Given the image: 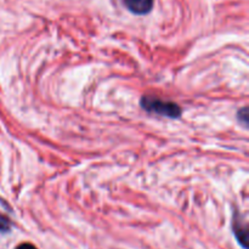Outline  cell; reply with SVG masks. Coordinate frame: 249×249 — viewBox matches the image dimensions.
Here are the masks:
<instances>
[{
    "mask_svg": "<svg viewBox=\"0 0 249 249\" xmlns=\"http://www.w3.org/2000/svg\"><path fill=\"white\" fill-rule=\"evenodd\" d=\"M125 6L136 15H146L152 10L153 0H123Z\"/></svg>",
    "mask_w": 249,
    "mask_h": 249,
    "instance_id": "2",
    "label": "cell"
},
{
    "mask_svg": "<svg viewBox=\"0 0 249 249\" xmlns=\"http://www.w3.org/2000/svg\"><path fill=\"white\" fill-rule=\"evenodd\" d=\"M238 121L241 122V123L243 124L245 126L248 125V108L247 107H243L242 109H240L238 111V116H237Z\"/></svg>",
    "mask_w": 249,
    "mask_h": 249,
    "instance_id": "4",
    "label": "cell"
},
{
    "mask_svg": "<svg viewBox=\"0 0 249 249\" xmlns=\"http://www.w3.org/2000/svg\"><path fill=\"white\" fill-rule=\"evenodd\" d=\"M140 105L146 112L156 113L158 116L168 117V118H179L181 116V108L174 102L163 101L152 96H142Z\"/></svg>",
    "mask_w": 249,
    "mask_h": 249,
    "instance_id": "1",
    "label": "cell"
},
{
    "mask_svg": "<svg viewBox=\"0 0 249 249\" xmlns=\"http://www.w3.org/2000/svg\"><path fill=\"white\" fill-rule=\"evenodd\" d=\"M233 230H235L236 236H237L238 241L242 243V246L245 248L248 247V228H247V224L243 223L241 220V215L240 219L235 218L233 220Z\"/></svg>",
    "mask_w": 249,
    "mask_h": 249,
    "instance_id": "3",
    "label": "cell"
},
{
    "mask_svg": "<svg viewBox=\"0 0 249 249\" xmlns=\"http://www.w3.org/2000/svg\"><path fill=\"white\" fill-rule=\"evenodd\" d=\"M16 249H36V248L34 247L33 245H31V243H22V245H19Z\"/></svg>",
    "mask_w": 249,
    "mask_h": 249,
    "instance_id": "6",
    "label": "cell"
},
{
    "mask_svg": "<svg viewBox=\"0 0 249 249\" xmlns=\"http://www.w3.org/2000/svg\"><path fill=\"white\" fill-rule=\"evenodd\" d=\"M10 224L9 219L4 215H0V232H7L10 230Z\"/></svg>",
    "mask_w": 249,
    "mask_h": 249,
    "instance_id": "5",
    "label": "cell"
}]
</instances>
